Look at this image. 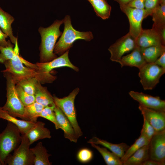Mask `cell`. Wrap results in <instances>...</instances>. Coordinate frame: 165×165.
Here are the masks:
<instances>
[{
    "instance_id": "6da1fadb",
    "label": "cell",
    "mask_w": 165,
    "mask_h": 165,
    "mask_svg": "<svg viewBox=\"0 0 165 165\" xmlns=\"http://www.w3.org/2000/svg\"><path fill=\"white\" fill-rule=\"evenodd\" d=\"M64 22V19L61 20H56L48 27H41L38 28L41 38L40 62H49L57 57L54 50L57 39L62 34L60 28Z\"/></svg>"
},
{
    "instance_id": "7a4b0ae2",
    "label": "cell",
    "mask_w": 165,
    "mask_h": 165,
    "mask_svg": "<svg viewBox=\"0 0 165 165\" xmlns=\"http://www.w3.org/2000/svg\"><path fill=\"white\" fill-rule=\"evenodd\" d=\"M64 20V31L56 43L54 50V52L56 54L61 55L63 54L71 47L74 42L78 39L90 41L94 38L91 31H80L75 29L72 25L69 15H66Z\"/></svg>"
},
{
    "instance_id": "3957f363",
    "label": "cell",
    "mask_w": 165,
    "mask_h": 165,
    "mask_svg": "<svg viewBox=\"0 0 165 165\" xmlns=\"http://www.w3.org/2000/svg\"><path fill=\"white\" fill-rule=\"evenodd\" d=\"M14 50L13 57L4 63L5 69L2 72L9 73L16 84L24 79L31 77H36L39 81V75L37 71L24 65L22 57L19 54L17 40L15 44Z\"/></svg>"
},
{
    "instance_id": "277c9868",
    "label": "cell",
    "mask_w": 165,
    "mask_h": 165,
    "mask_svg": "<svg viewBox=\"0 0 165 165\" xmlns=\"http://www.w3.org/2000/svg\"><path fill=\"white\" fill-rule=\"evenodd\" d=\"M3 73L6 80L7 100L4 105L1 107L2 109L13 116L28 120L25 115V106L18 97L16 83L9 73Z\"/></svg>"
},
{
    "instance_id": "5b68a950",
    "label": "cell",
    "mask_w": 165,
    "mask_h": 165,
    "mask_svg": "<svg viewBox=\"0 0 165 165\" xmlns=\"http://www.w3.org/2000/svg\"><path fill=\"white\" fill-rule=\"evenodd\" d=\"M21 139V134L18 128L8 122L5 129L0 133V163L1 165H5L6 157L18 147Z\"/></svg>"
},
{
    "instance_id": "8992f818",
    "label": "cell",
    "mask_w": 165,
    "mask_h": 165,
    "mask_svg": "<svg viewBox=\"0 0 165 165\" xmlns=\"http://www.w3.org/2000/svg\"><path fill=\"white\" fill-rule=\"evenodd\" d=\"M69 50L66 51L59 57L52 60L46 62H38L36 64L38 74L39 81L41 83L51 82L56 79V77L50 74V72L55 68L63 67L70 68L75 71H78L79 68L73 64L68 57Z\"/></svg>"
},
{
    "instance_id": "52a82bcc",
    "label": "cell",
    "mask_w": 165,
    "mask_h": 165,
    "mask_svg": "<svg viewBox=\"0 0 165 165\" xmlns=\"http://www.w3.org/2000/svg\"><path fill=\"white\" fill-rule=\"evenodd\" d=\"M79 91V89L77 88L68 95L62 98L53 96L55 105L61 110L69 120L78 138L83 134L77 121L74 105L75 100Z\"/></svg>"
},
{
    "instance_id": "ba28073f",
    "label": "cell",
    "mask_w": 165,
    "mask_h": 165,
    "mask_svg": "<svg viewBox=\"0 0 165 165\" xmlns=\"http://www.w3.org/2000/svg\"><path fill=\"white\" fill-rule=\"evenodd\" d=\"M21 136L20 145L14 149L13 155L10 154L7 156L5 165H34L35 156L29 148V140L26 134H21Z\"/></svg>"
},
{
    "instance_id": "9c48e42d",
    "label": "cell",
    "mask_w": 165,
    "mask_h": 165,
    "mask_svg": "<svg viewBox=\"0 0 165 165\" xmlns=\"http://www.w3.org/2000/svg\"><path fill=\"white\" fill-rule=\"evenodd\" d=\"M165 69L153 63H146L139 69L140 82L145 90H152L159 82Z\"/></svg>"
},
{
    "instance_id": "30bf717a",
    "label": "cell",
    "mask_w": 165,
    "mask_h": 165,
    "mask_svg": "<svg viewBox=\"0 0 165 165\" xmlns=\"http://www.w3.org/2000/svg\"><path fill=\"white\" fill-rule=\"evenodd\" d=\"M119 6L121 10L128 18L130 25L129 33L136 39L142 29V23L146 18L145 10L133 8L125 5H119Z\"/></svg>"
},
{
    "instance_id": "8fae6325",
    "label": "cell",
    "mask_w": 165,
    "mask_h": 165,
    "mask_svg": "<svg viewBox=\"0 0 165 165\" xmlns=\"http://www.w3.org/2000/svg\"><path fill=\"white\" fill-rule=\"evenodd\" d=\"M137 46L135 39L128 32L110 46L108 50L111 54L110 59L118 63L124 54Z\"/></svg>"
},
{
    "instance_id": "7c38bea8",
    "label": "cell",
    "mask_w": 165,
    "mask_h": 165,
    "mask_svg": "<svg viewBox=\"0 0 165 165\" xmlns=\"http://www.w3.org/2000/svg\"><path fill=\"white\" fill-rule=\"evenodd\" d=\"M148 145L149 159L165 163V129L156 132Z\"/></svg>"
},
{
    "instance_id": "4fadbf2b",
    "label": "cell",
    "mask_w": 165,
    "mask_h": 165,
    "mask_svg": "<svg viewBox=\"0 0 165 165\" xmlns=\"http://www.w3.org/2000/svg\"><path fill=\"white\" fill-rule=\"evenodd\" d=\"M130 97L144 107L153 109L165 111V101L159 97L152 95L134 91L129 92Z\"/></svg>"
},
{
    "instance_id": "5bb4252c",
    "label": "cell",
    "mask_w": 165,
    "mask_h": 165,
    "mask_svg": "<svg viewBox=\"0 0 165 165\" xmlns=\"http://www.w3.org/2000/svg\"><path fill=\"white\" fill-rule=\"evenodd\" d=\"M138 108L156 132L165 129V111L146 108L140 105Z\"/></svg>"
},
{
    "instance_id": "9a60e30c",
    "label": "cell",
    "mask_w": 165,
    "mask_h": 165,
    "mask_svg": "<svg viewBox=\"0 0 165 165\" xmlns=\"http://www.w3.org/2000/svg\"><path fill=\"white\" fill-rule=\"evenodd\" d=\"M135 42L137 46L140 48L161 45L165 46L159 34L153 28L150 29H142Z\"/></svg>"
},
{
    "instance_id": "2e32d148",
    "label": "cell",
    "mask_w": 165,
    "mask_h": 165,
    "mask_svg": "<svg viewBox=\"0 0 165 165\" xmlns=\"http://www.w3.org/2000/svg\"><path fill=\"white\" fill-rule=\"evenodd\" d=\"M53 110L57 122L64 132V138L71 142L76 143L78 138L69 120L61 110L56 105Z\"/></svg>"
},
{
    "instance_id": "e0dca14e",
    "label": "cell",
    "mask_w": 165,
    "mask_h": 165,
    "mask_svg": "<svg viewBox=\"0 0 165 165\" xmlns=\"http://www.w3.org/2000/svg\"><path fill=\"white\" fill-rule=\"evenodd\" d=\"M122 67L125 66L136 67L139 69L147 63L144 59L139 47L137 46L132 52L123 56L118 62Z\"/></svg>"
},
{
    "instance_id": "ac0fdd59",
    "label": "cell",
    "mask_w": 165,
    "mask_h": 165,
    "mask_svg": "<svg viewBox=\"0 0 165 165\" xmlns=\"http://www.w3.org/2000/svg\"><path fill=\"white\" fill-rule=\"evenodd\" d=\"M0 119L12 123L19 129L21 134H26L31 129L36 125L37 122L30 120H20L13 116L3 110L0 107Z\"/></svg>"
},
{
    "instance_id": "d6986e66",
    "label": "cell",
    "mask_w": 165,
    "mask_h": 165,
    "mask_svg": "<svg viewBox=\"0 0 165 165\" xmlns=\"http://www.w3.org/2000/svg\"><path fill=\"white\" fill-rule=\"evenodd\" d=\"M87 143L100 145L109 149L120 158L123 156L125 152L129 147V146L125 143L113 144L96 137H94L90 139Z\"/></svg>"
},
{
    "instance_id": "ffe728a7",
    "label": "cell",
    "mask_w": 165,
    "mask_h": 165,
    "mask_svg": "<svg viewBox=\"0 0 165 165\" xmlns=\"http://www.w3.org/2000/svg\"><path fill=\"white\" fill-rule=\"evenodd\" d=\"M45 125L43 122L37 121L36 125L26 134L30 145L38 140L51 138L50 131Z\"/></svg>"
},
{
    "instance_id": "44dd1931",
    "label": "cell",
    "mask_w": 165,
    "mask_h": 165,
    "mask_svg": "<svg viewBox=\"0 0 165 165\" xmlns=\"http://www.w3.org/2000/svg\"><path fill=\"white\" fill-rule=\"evenodd\" d=\"M14 20L13 16L0 7V28L9 37L12 43L15 44L17 38L13 35L11 27Z\"/></svg>"
},
{
    "instance_id": "7402d4cb",
    "label": "cell",
    "mask_w": 165,
    "mask_h": 165,
    "mask_svg": "<svg viewBox=\"0 0 165 165\" xmlns=\"http://www.w3.org/2000/svg\"><path fill=\"white\" fill-rule=\"evenodd\" d=\"M34 96L35 101L45 107L55 105L53 97L45 87L42 86L41 83L38 81L36 84Z\"/></svg>"
},
{
    "instance_id": "603a6c76",
    "label": "cell",
    "mask_w": 165,
    "mask_h": 165,
    "mask_svg": "<svg viewBox=\"0 0 165 165\" xmlns=\"http://www.w3.org/2000/svg\"><path fill=\"white\" fill-rule=\"evenodd\" d=\"M35 156L34 165H50L49 160L51 155L47 152V150L40 142L33 148H30Z\"/></svg>"
},
{
    "instance_id": "cb8c5ba5",
    "label": "cell",
    "mask_w": 165,
    "mask_h": 165,
    "mask_svg": "<svg viewBox=\"0 0 165 165\" xmlns=\"http://www.w3.org/2000/svg\"><path fill=\"white\" fill-rule=\"evenodd\" d=\"M140 49L147 63H154L165 52V46L162 45Z\"/></svg>"
},
{
    "instance_id": "d4e9b609",
    "label": "cell",
    "mask_w": 165,
    "mask_h": 165,
    "mask_svg": "<svg viewBox=\"0 0 165 165\" xmlns=\"http://www.w3.org/2000/svg\"><path fill=\"white\" fill-rule=\"evenodd\" d=\"M148 145L143 146L137 150L123 162V165H142L145 161L149 159Z\"/></svg>"
},
{
    "instance_id": "484cf974",
    "label": "cell",
    "mask_w": 165,
    "mask_h": 165,
    "mask_svg": "<svg viewBox=\"0 0 165 165\" xmlns=\"http://www.w3.org/2000/svg\"><path fill=\"white\" fill-rule=\"evenodd\" d=\"M92 5L96 15L103 20L110 17L112 8L106 0H88Z\"/></svg>"
},
{
    "instance_id": "4316f807",
    "label": "cell",
    "mask_w": 165,
    "mask_h": 165,
    "mask_svg": "<svg viewBox=\"0 0 165 165\" xmlns=\"http://www.w3.org/2000/svg\"><path fill=\"white\" fill-rule=\"evenodd\" d=\"M90 144L101 154L107 165H123L120 158L114 153L108 151L106 148L101 147L93 143Z\"/></svg>"
},
{
    "instance_id": "83f0119b",
    "label": "cell",
    "mask_w": 165,
    "mask_h": 165,
    "mask_svg": "<svg viewBox=\"0 0 165 165\" xmlns=\"http://www.w3.org/2000/svg\"><path fill=\"white\" fill-rule=\"evenodd\" d=\"M149 141L144 135L141 134L134 143L127 149L123 156L120 158L121 160L123 162L125 161L138 149L144 146L148 145Z\"/></svg>"
},
{
    "instance_id": "f1b7e54d",
    "label": "cell",
    "mask_w": 165,
    "mask_h": 165,
    "mask_svg": "<svg viewBox=\"0 0 165 165\" xmlns=\"http://www.w3.org/2000/svg\"><path fill=\"white\" fill-rule=\"evenodd\" d=\"M152 16L154 22L153 26H165V0H160V4L154 11Z\"/></svg>"
},
{
    "instance_id": "f546056e",
    "label": "cell",
    "mask_w": 165,
    "mask_h": 165,
    "mask_svg": "<svg viewBox=\"0 0 165 165\" xmlns=\"http://www.w3.org/2000/svg\"><path fill=\"white\" fill-rule=\"evenodd\" d=\"M44 107L36 101L25 106V115L28 120L36 122L39 115Z\"/></svg>"
},
{
    "instance_id": "4dcf8cb0",
    "label": "cell",
    "mask_w": 165,
    "mask_h": 165,
    "mask_svg": "<svg viewBox=\"0 0 165 165\" xmlns=\"http://www.w3.org/2000/svg\"><path fill=\"white\" fill-rule=\"evenodd\" d=\"M36 77H31L24 79L17 84L19 85L26 93L34 95L36 84L38 81Z\"/></svg>"
},
{
    "instance_id": "1f68e13d",
    "label": "cell",
    "mask_w": 165,
    "mask_h": 165,
    "mask_svg": "<svg viewBox=\"0 0 165 165\" xmlns=\"http://www.w3.org/2000/svg\"><path fill=\"white\" fill-rule=\"evenodd\" d=\"M55 106V105L44 107L39 115L38 117H41L49 120L54 124L56 129L58 130L61 129V128L57 120L53 110Z\"/></svg>"
},
{
    "instance_id": "d6a6232c",
    "label": "cell",
    "mask_w": 165,
    "mask_h": 165,
    "mask_svg": "<svg viewBox=\"0 0 165 165\" xmlns=\"http://www.w3.org/2000/svg\"><path fill=\"white\" fill-rule=\"evenodd\" d=\"M5 47L0 46V63L4 64L7 61L12 59L14 55V45L10 40Z\"/></svg>"
},
{
    "instance_id": "836d02e7",
    "label": "cell",
    "mask_w": 165,
    "mask_h": 165,
    "mask_svg": "<svg viewBox=\"0 0 165 165\" xmlns=\"http://www.w3.org/2000/svg\"><path fill=\"white\" fill-rule=\"evenodd\" d=\"M16 88L18 97L25 107L35 101L34 95L26 93L19 85L16 84Z\"/></svg>"
},
{
    "instance_id": "e575fe53",
    "label": "cell",
    "mask_w": 165,
    "mask_h": 165,
    "mask_svg": "<svg viewBox=\"0 0 165 165\" xmlns=\"http://www.w3.org/2000/svg\"><path fill=\"white\" fill-rule=\"evenodd\" d=\"M93 152L90 149L84 148L80 149L77 154L78 160L82 163H87L90 162L93 159Z\"/></svg>"
},
{
    "instance_id": "d590c367",
    "label": "cell",
    "mask_w": 165,
    "mask_h": 165,
    "mask_svg": "<svg viewBox=\"0 0 165 165\" xmlns=\"http://www.w3.org/2000/svg\"><path fill=\"white\" fill-rule=\"evenodd\" d=\"M156 133V131L154 128L143 117V124L141 131V134L144 135L150 141Z\"/></svg>"
},
{
    "instance_id": "8d00e7d4",
    "label": "cell",
    "mask_w": 165,
    "mask_h": 165,
    "mask_svg": "<svg viewBox=\"0 0 165 165\" xmlns=\"http://www.w3.org/2000/svg\"><path fill=\"white\" fill-rule=\"evenodd\" d=\"M160 0H145L146 18L149 16H152L154 11L160 4Z\"/></svg>"
},
{
    "instance_id": "74e56055",
    "label": "cell",
    "mask_w": 165,
    "mask_h": 165,
    "mask_svg": "<svg viewBox=\"0 0 165 165\" xmlns=\"http://www.w3.org/2000/svg\"><path fill=\"white\" fill-rule=\"evenodd\" d=\"M145 0H132L127 5L133 8L144 9H145Z\"/></svg>"
},
{
    "instance_id": "f35d334b",
    "label": "cell",
    "mask_w": 165,
    "mask_h": 165,
    "mask_svg": "<svg viewBox=\"0 0 165 165\" xmlns=\"http://www.w3.org/2000/svg\"><path fill=\"white\" fill-rule=\"evenodd\" d=\"M160 35L163 44H165V26L156 27L152 26Z\"/></svg>"
},
{
    "instance_id": "ab89813d",
    "label": "cell",
    "mask_w": 165,
    "mask_h": 165,
    "mask_svg": "<svg viewBox=\"0 0 165 165\" xmlns=\"http://www.w3.org/2000/svg\"><path fill=\"white\" fill-rule=\"evenodd\" d=\"M8 37V36L0 28V46L5 47L8 45V41L6 40Z\"/></svg>"
},
{
    "instance_id": "60d3db41",
    "label": "cell",
    "mask_w": 165,
    "mask_h": 165,
    "mask_svg": "<svg viewBox=\"0 0 165 165\" xmlns=\"http://www.w3.org/2000/svg\"><path fill=\"white\" fill-rule=\"evenodd\" d=\"M154 63L165 69V52L163 53Z\"/></svg>"
},
{
    "instance_id": "b9f144b4",
    "label": "cell",
    "mask_w": 165,
    "mask_h": 165,
    "mask_svg": "<svg viewBox=\"0 0 165 165\" xmlns=\"http://www.w3.org/2000/svg\"><path fill=\"white\" fill-rule=\"evenodd\" d=\"M165 163L157 161L148 159L145 161L142 165H164Z\"/></svg>"
},
{
    "instance_id": "7bdbcfd3",
    "label": "cell",
    "mask_w": 165,
    "mask_h": 165,
    "mask_svg": "<svg viewBox=\"0 0 165 165\" xmlns=\"http://www.w3.org/2000/svg\"><path fill=\"white\" fill-rule=\"evenodd\" d=\"M119 5H127L132 0H114Z\"/></svg>"
},
{
    "instance_id": "ee69618b",
    "label": "cell",
    "mask_w": 165,
    "mask_h": 165,
    "mask_svg": "<svg viewBox=\"0 0 165 165\" xmlns=\"http://www.w3.org/2000/svg\"><path fill=\"white\" fill-rule=\"evenodd\" d=\"M0 165H1V163H0Z\"/></svg>"
}]
</instances>
